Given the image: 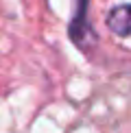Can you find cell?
Wrapping results in <instances>:
<instances>
[{"label":"cell","instance_id":"obj_1","mask_svg":"<svg viewBox=\"0 0 131 133\" xmlns=\"http://www.w3.org/2000/svg\"><path fill=\"white\" fill-rule=\"evenodd\" d=\"M87 4H90V0H74V11L68 24V35L72 44L79 48H85L87 37H94V31L87 22Z\"/></svg>","mask_w":131,"mask_h":133},{"label":"cell","instance_id":"obj_2","mask_svg":"<svg viewBox=\"0 0 131 133\" xmlns=\"http://www.w3.org/2000/svg\"><path fill=\"white\" fill-rule=\"evenodd\" d=\"M107 26L116 35L127 37L129 35V4H118L107 13Z\"/></svg>","mask_w":131,"mask_h":133}]
</instances>
